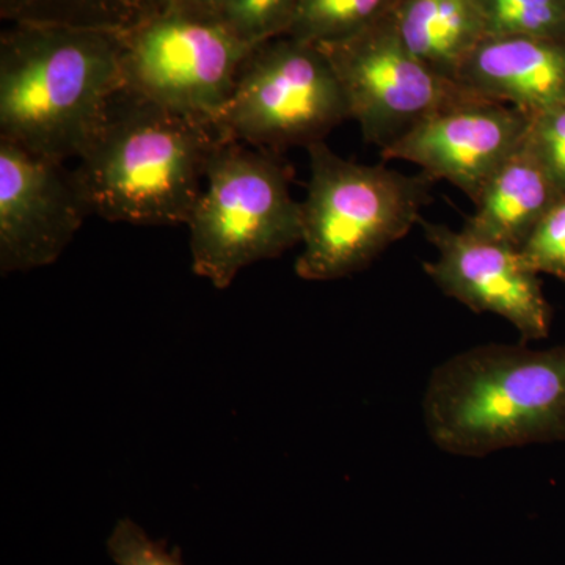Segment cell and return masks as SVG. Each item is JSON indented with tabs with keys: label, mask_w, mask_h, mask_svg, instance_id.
<instances>
[{
	"label": "cell",
	"mask_w": 565,
	"mask_h": 565,
	"mask_svg": "<svg viewBox=\"0 0 565 565\" xmlns=\"http://www.w3.org/2000/svg\"><path fill=\"white\" fill-rule=\"evenodd\" d=\"M222 141L214 122L122 87L71 172L90 215L134 225H188Z\"/></svg>",
	"instance_id": "cell-1"
},
{
	"label": "cell",
	"mask_w": 565,
	"mask_h": 565,
	"mask_svg": "<svg viewBox=\"0 0 565 565\" xmlns=\"http://www.w3.org/2000/svg\"><path fill=\"white\" fill-rule=\"evenodd\" d=\"M122 32L11 24L0 39V140L65 163L122 84Z\"/></svg>",
	"instance_id": "cell-2"
},
{
	"label": "cell",
	"mask_w": 565,
	"mask_h": 565,
	"mask_svg": "<svg viewBox=\"0 0 565 565\" xmlns=\"http://www.w3.org/2000/svg\"><path fill=\"white\" fill-rule=\"evenodd\" d=\"M423 422L446 455L486 457L565 441V344H484L435 367Z\"/></svg>",
	"instance_id": "cell-3"
},
{
	"label": "cell",
	"mask_w": 565,
	"mask_h": 565,
	"mask_svg": "<svg viewBox=\"0 0 565 565\" xmlns=\"http://www.w3.org/2000/svg\"><path fill=\"white\" fill-rule=\"evenodd\" d=\"M307 151L310 180L300 202L302 252L296 263L302 280L362 273L422 222L433 178L349 161L326 141Z\"/></svg>",
	"instance_id": "cell-4"
},
{
	"label": "cell",
	"mask_w": 565,
	"mask_h": 565,
	"mask_svg": "<svg viewBox=\"0 0 565 565\" xmlns=\"http://www.w3.org/2000/svg\"><path fill=\"white\" fill-rule=\"evenodd\" d=\"M291 180L280 152L222 141L188 223L193 273L226 289L245 267L302 243V212Z\"/></svg>",
	"instance_id": "cell-5"
},
{
	"label": "cell",
	"mask_w": 565,
	"mask_h": 565,
	"mask_svg": "<svg viewBox=\"0 0 565 565\" xmlns=\"http://www.w3.org/2000/svg\"><path fill=\"white\" fill-rule=\"evenodd\" d=\"M349 118L340 77L326 50L282 35L250 52L214 126L223 141L281 154L326 141Z\"/></svg>",
	"instance_id": "cell-6"
},
{
	"label": "cell",
	"mask_w": 565,
	"mask_h": 565,
	"mask_svg": "<svg viewBox=\"0 0 565 565\" xmlns=\"http://www.w3.org/2000/svg\"><path fill=\"white\" fill-rule=\"evenodd\" d=\"M253 50L221 17L169 6L122 32V87L214 122Z\"/></svg>",
	"instance_id": "cell-7"
},
{
	"label": "cell",
	"mask_w": 565,
	"mask_h": 565,
	"mask_svg": "<svg viewBox=\"0 0 565 565\" xmlns=\"http://www.w3.org/2000/svg\"><path fill=\"white\" fill-rule=\"evenodd\" d=\"M332 62L349 117L381 150L424 118L470 95L419 61L401 40L393 13L353 39L322 46Z\"/></svg>",
	"instance_id": "cell-8"
},
{
	"label": "cell",
	"mask_w": 565,
	"mask_h": 565,
	"mask_svg": "<svg viewBox=\"0 0 565 565\" xmlns=\"http://www.w3.org/2000/svg\"><path fill=\"white\" fill-rule=\"evenodd\" d=\"M419 223L437 250V258L424 264V270L441 292L475 313L505 319L523 343L548 337L552 307L542 289L541 274L520 248L440 223Z\"/></svg>",
	"instance_id": "cell-9"
},
{
	"label": "cell",
	"mask_w": 565,
	"mask_h": 565,
	"mask_svg": "<svg viewBox=\"0 0 565 565\" xmlns=\"http://www.w3.org/2000/svg\"><path fill=\"white\" fill-rule=\"evenodd\" d=\"M90 215L65 163L0 140V273L51 266Z\"/></svg>",
	"instance_id": "cell-10"
},
{
	"label": "cell",
	"mask_w": 565,
	"mask_h": 565,
	"mask_svg": "<svg viewBox=\"0 0 565 565\" xmlns=\"http://www.w3.org/2000/svg\"><path fill=\"white\" fill-rule=\"evenodd\" d=\"M531 118L505 104L463 96L381 150L384 161H407L433 180L451 182L476 202L497 170L525 141Z\"/></svg>",
	"instance_id": "cell-11"
},
{
	"label": "cell",
	"mask_w": 565,
	"mask_h": 565,
	"mask_svg": "<svg viewBox=\"0 0 565 565\" xmlns=\"http://www.w3.org/2000/svg\"><path fill=\"white\" fill-rule=\"evenodd\" d=\"M457 82L479 98L533 118L565 103V39L487 36Z\"/></svg>",
	"instance_id": "cell-12"
},
{
	"label": "cell",
	"mask_w": 565,
	"mask_h": 565,
	"mask_svg": "<svg viewBox=\"0 0 565 565\" xmlns=\"http://www.w3.org/2000/svg\"><path fill=\"white\" fill-rule=\"evenodd\" d=\"M564 196L525 139L487 182L463 230L522 248L535 226Z\"/></svg>",
	"instance_id": "cell-13"
},
{
	"label": "cell",
	"mask_w": 565,
	"mask_h": 565,
	"mask_svg": "<svg viewBox=\"0 0 565 565\" xmlns=\"http://www.w3.org/2000/svg\"><path fill=\"white\" fill-rule=\"evenodd\" d=\"M393 21L412 54L456 82L487 36L478 0H399Z\"/></svg>",
	"instance_id": "cell-14"
},
{
	"label": "cell",
	"mask_w": 565,
	"mask_h": 565,
	"mask_svg": "<svg viewBox=\"0 0 565 565\" xmlns=\"http://www.w3.org/2000/svg\"><path fill=\"white\" fill-rule=\"evenodd\" d=\"M170 0H0L10 24L68 25L128 32L161 13Z\"/></svg>",
	"instance_id": "cell-15"
},
{
	"label": "cell",
	"mask_w": 565,
	"mask_h": 565,
	"mask_svg": "<svg viewBox=\"0 0 565 565\" xmlns=\"http://www.w3.org/2000/svg\"><path fill=\"white\" fill-rule=\"evenodd\" d=\"M399 0H299L288 35L318 46L353 39L392 14Z\"/></svg>",
	"instance_id": "cell-16"
},
{
	"label": "cell",
	"mask_w": 565,
	"mask_h": 565,
	"mask_svg": "<svg viewBox=\"0 0 565 565\" xmlns=\"http://www.w3.org/2000/svg\"><path fill=\"white\" fill-rule=\"evenodd\" d=\"M478 6L487 36L565 39V0H478Z\"/></svg>",
	"instance_id": "cell-17"
},
{
	"label": "cell",
	"mask_w": 565,
	"mask_h": 565,
	"mask_svg": "<svg viewBox=\"0 0 565 565\" xmlns=\"http://www.w3.org/2000/svg\"><path fill=\"white\" fill-rule=\"evenodd\" d=\"M299 0H223L221 18L252 47L288 35Z\"/></svg>",
	"instance_id": "cell-18"
},
{
	"label": "cell",
	"mask_w": 565,
	"mask_h": 565,
	"mask_svg": "<svg viewBox=\"0 0 565 565\" xmlns=\"http://www.w3.org/2000/svg\"><path fill=\"white\" fill-rule=\"evenodd\" d=\"M115 565H185L181 553L156 541L132 519H120L106 542Z\"/></svg>",
	"instance_id": "cell-19"
},
{
	"label": "cell",
	"mask_w": 565,
	"mask_h": 565,
	"mask_svg": "<svg viewBox=\"0 0 565 565\" xmlns=\"http://www.w3.org/2000/svg\"><path fill=\"white\" fill-rule=\"evenodd\" d=\"M520 252L535 273L565 281V196L535 226Z\"/></svg>",
	"instance_id": "cell-20"
},
{
	"label": "cell",
	"mask_w": 565,
	"mask_h": 565,
	"mask_svg": "<svg viewBox=\"0 0 565 565\" xmlns=\"http://www.w3.org/2000/svg\"><path fill=\"white\" fill-rule=\"evenodd\" d=\"M526 141L565 193V103L531 118Z\"/></svg>",
	"instance_id": "cell-21"
},
{
	"label": "cell",
	"mask_w": 565,
	"mask_h": 565,
	"mask_svg": "<svg viewBox=\"0 0 565 565\" xmlns=\"http://www.w3.org/2000/svg\"><path fill=\"white\" fill-rule=\"evenodd\" d=\"M222 3L223 0H170L169 6L191 13L221 17Z\"/></svg>",
	"instance_id": "cell-22"
}]
</instances>
